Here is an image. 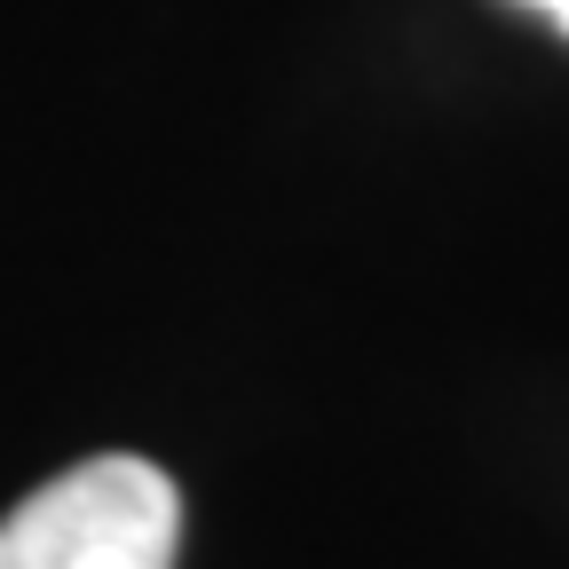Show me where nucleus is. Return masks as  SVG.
Listing matches in <instances>:
<instances>
[{"instance_id":"nucleus-1","label":"nucleus","mask_w":569,"mask_h":569,"mask_svg":"<svg viewBox=\"0 0 569 569\" xmlns=\"http://www.w3.org/2000/svg\"><path fill=\"white\" fill-rule=\"evenodd\" d=\"M182 498L167 467L96 451L0 515V569H174Z\"/></svg>"},{"instance_id":"nucleus-2","label":"nucleus","mask_w":569,"mask_h":569,"mask_svg":"<svg viewBox=\"0 0 569 569\" xmlns=\"http://www.w3.org/2000/svg\"><path fill=\"white\" fill-rule=\"evenodd\" d=\"M515 9H538L546 24H561V32H569V0H515Z\"/></svg>"}]
</instances>
